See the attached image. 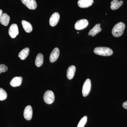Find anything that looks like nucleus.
Instances as JSON below:
<instances>
[{
  "label": "nucleus",
  "mask_w": 127,
  "mask_h": 127,
  "mask_svg": "<svg viewBox=\"0 0 127 127\" xmlns=\"http://www.w3.org/2000/svg\"><path fill=\"white\" fill-rule=\"evenodd\" d=\"M125 28V25L123 22L117 23L114 27L112 30V34L115 37H119L123 33Z\"/></svg>",
  "instance_id": "f257e3e1"
},
{
  "label": "nucleus",
  "mask_w": 127,
  "mask_h": 127,
  "mask_svg": "<svg viewBox=\"0 0 127 127\" xmlns=\"http://www.w3.org/2000/svg\"><path fill=\"white\" fill-rule=\"evenodd\" d=\"M96 55L103 56H111L113 53L112 50L108 47H99L95 48L94 51Z\"/></svg>",
  "instance_id": "f03ea898"
},
{
  "label": "nucleus",
  "mask_w": 127,
  "mask_h": 127,
  "mask_svg": "<svg viewBox=\"0 0 127 127\" xmlns=\"http://www.w3.org/2000/svg\"><path fill=\"white\" fill-rule=\"evenodd\" d=\"M55 99V95L52 91L50 90L47 91L43 95L44 101L48 104L52 103L54 101Z\"/></svg>",
  "instance_id": "7ed1b4c3"
},
{
  "label": "nucleus",
  "mask_w": 127,
  "mask_h": 127,
  "mask_svg": "<svg viewBox=\"0 0 127 127\" xmlns=\"http://www.w3.org/2000/svg\"><path fill=\"white\" fill-rule=\"evenodd\" d=\"M91 82L89 79H87L84 82L82 89V93L83 96L86 97L88 95L91 90Z\"/></svg>",
  "instance_id": "20e7f679"
},
{
  "label": "nucleus",
  "mask_w": 127,
  "mask_h": 127,
  "mask_svg": "<svg viewBox=\"0 0 127 127\" xmlns=\"http://www.w3.org/2000/svg\"><path fill=\"white\" fill-rule=\"evenodd\" d=\"M88 21L86 19H81L76 22L75 25V29L77 30L84 29L87 27Z\"/></svg>",
  "instance_id": "39448f33"
},
{
  "label": "nucleus",
  "mask_w": 127,
  "mask_h": 127,
  "mask_svg": "<svg viewBox=\"0 0 127 127\" xmlns=\"http://www.w3.org/2000/svg\"><path fill=\"white\" fill-rule=\"evenodd\" d=\"M22 2L31 10H34L36 8L37 4L35 0H21Z\"/></svg>",
  "instance_id": "423d86ee"
},
{
  "label": "nucleus",
  "mask_w": 127,
  "mask_h": 127,
  "mask_svg": "<svg viewBox=\"0 0 127 127\" xmlns=\"http://www.w3.org/2000/svg\"><path fill=\"white\" fill-rule=\"evenodd\" d=\"M23 116L26 120H30L32 116V109L31 106L28 105L25 108L23 113Z\"/></svg>",
  "instance_id": "0eeeda50"
},
{
  "label": "nucleus",
  "mask_w": 127,
  "mask_h": 127,
  "mask_svg": "<svg viewBox=\"0 0 127 127\" xmlns=\"http://www.w3.org/2000/svg\"><path fill=\"white\" fill-rule=\"evenodd\" d=\"M18 29L17 25L16 24H13L10 27L9 30V33L11 37L14 38L18 34Z\"/></svg>",
  "instance_id": "6e6552de"
},
{
  "label": "nucleus",
  "mask_w": 127,
  "mask_h": 127,
  "mask_svg": "<svg viewBox=\"0 0 127 127\" xmlns=\"http://www.w3.org/2000/svg\"><path fill=\"white\" fill-rule=\"evenodd\" d=\"M60 18V15L58 12H55L51 16L50 20V24L51 26H55L58 23Z\"/></svg>",
  "instance_id": "1a4fd4ad"
},
{
  "label": "nucleus",
  "mask_w": 127,
  "mask_h": 127,
  "mask_svg": "<svg viewBox=\"0 0 127 127\" xmlns=\"http://www.w3.org/2000/svg\"><path fill=\"white\" fill-rule=\"evenodd\" d=\"M60 51L58 48H55L52 52L50 57V61L51 63H54L57 60L59 56Z\"/></svg>",
  "instance_id": "9d476101"
},
{
  "label": "nucleus",
  "mask_w": 127,
  "mask_h": 127,
  "mask_svg": "<svg viewBox=\"0 0 127 127\" xmlns=\"http://www.w3.org/2000/svg\"><path fill=\"white\" fill-rule=\"evenodd\" d=\"M93 2V0H79L78 5L81 8H87L91 6Z\"/></svg>",
  "instance_id": "9b49d317"
},
{
  "label": "nucleus",
  "mask_w": 127,
  "mask_h": 127,
  "mask_svg": "<svg viewBox=\"0 0 127 127\" xmlns=\"http://www.w3.org/2000/svg\"><path fill=\"white\" fill-rule=\"evenodd\" d=\"M100 24H96L94 26V27L91 29L89 32L88 34L89 35L92 36L93 37L95 36L98 32L102 31V29L100 27Z\"/></svg>",
  "instance_id": "f8f14e48"
},
{
  "label": "nucleus",
  "mask_w": 127,
  "mask_h": 127,
  "mask_svg": "<svg viewBox=\"0 0 127 127\" xmlns=\"http://www.w3.org/2000/svg\"><path fill=\"white\" fill-rule=\"evenodd\" d=\"M22 79L21 77H16L12 79L10 82V84L12 87H14L19 86L22 84Z\"/></svg>",
  "instance_id": "ddd939ff"
},
{
  "label": "nucleus",
  "mask_w": 127,
  "mask_h": 127,
  "mask_svg": "<svg viewBox=\"0 0 127 127\" xmlns=\"http://www.w3.org/2000/svg\"><path fill=\"white\" fill-rule=\"evenodd\" d=\"M76 67L74 65L70 66L67 71V77L69 79H71L75 75L76 72Z\"/></svg>",
  "instance_id": "4468645a"
},
{
  "label": "nucleus",
  "mask_w": 127,
  "mask_h": 127,
  "mask_svg": "<svg viewBox=\"0 0 127 127\" xmlns=\"http://www.w3.org/2000/svg\"><path fill=\"white\" fill-rule=\"evenodd\" d=\"M123 3V1H118V0H113L111 2V9L112 10H117L122 5Z\"/></svg>",
  "instance_id": "2eb2a0df"
},
{
  "label": "nucleus",
  "mask_w": 127,
  "mask_h": 127,
  "mask_svg": "<svg viewBox=\"0 0 127 127\" xmlns=\"http://www.w3.org/2000/svg\"><path fill=\"white\" fill-rule=\"evenodd\" d=\"M22 24L25 31L28 33L31 32L32 31V27L31 23L27 21L23 20L22 22Z\"/></svg>",
  "instance_id": "dca6fc26"
},
{
  "label": "nucleus",
  "mask_w": 127,
  "mask_h": 127,
  "mask_svg": "<svg viewBox=\"0 0 127 127\" xmlns=\"http://www.w3.org/2000/svg\"><path fill=\"white\" fill-rule=\"evenodd\" d=\"M30 52V49L27 47L24 48L18 54V57L21 60H24L28 56Z\"/></svg>",
  "instance_id": "f3484780"
},
{
  "label": "nucleus",
  "mask_w": 127,
  "mask_h": 127,
  "mask_svg": "<svg viewBox=\"0 0 127 127\" xmlns=\"http://www.w3.org/2000/svg\"><path fill=\"white\" fill-rule=\"evenodd\" d=\"M10 16L6 13L2 14L1 18L0 19V22L2 25L4 26H7L10 21Z\"/></svg>",
  "instance_id": "a211bd4d"
},
{
  "label": "nucleus",
  "mask_w": 127,
  "mask_h": 127,
  "mask_svg": "<svg viewBox=\"0 0 127 127\" xmlns=\"http://www.w3.org/2000/svg\"><path fill=\"white\" fill-rule=\"evenodd\" d=\"M43 62V56L41 53H39L37 55L35 61V64L37 67L42 65Z\"/></svg>",
  "instance_id": "6ab92c4d"
},
{
  "label": "nucleus",
  "mask_w": 127,
  "mask_h": 127,
  "mask_svg": "<svg viewBox=\"0 0 127 127\" xmlns=\"http://www.w3.org/2000/svg\"><path fill=\"white\" fill-rule=\"evenodd\" d=\"M7 97V94L4 89L0 88V101L5 100Z\"/></svg>",
  "instance_id": "aec40b11"
},
{
  "label": "nucleus",
  "mask_w": 127,
  "mask_h": 127,
  "mask_svg": "<svg viewBox=\"0 0 127 127\" xmlns=\"http://www.w3.org/2000/svg\"><path fill=\"white\" fill-rule=\"evenodd\" d=\"M87 116H84L80 120L77 127H84L87 122Z\"/></svg>",
  "instance_id": "412c9836"
},
{
  "label": "nucleus",
  "mask_w": 127,
  "mask_h": 127,
  "mask_svg": "<svg viewBox=\"0 0 127 127\" xmlns=\"http://www.w3.org/2000/svg\"><path fill=\"white\" fill-rule=\"evenodd\" d=\"M8 70V67L4 64H0V74L1 73L5 72Z\"/></svg>",
  "instance_id": "4be33fe9"
},
{
  "label": "nucleus",
  "mask_w": 127,
  "mask_h": 127,
  "mask_svg": "<svg viewBox=\"0 0 127 127\" xmlns=\"http://www.w3.org/2000/svg\"><path fill=\"white\" fill-rule=\"evenodd\" d=\"M123 106L124 108L127 109V101H125L123 103Z\"/></svg>",
  "instance_id": "5701e85b"
},
{
  "label": "nucleus",
  "mask_w": 127,
  "mask_h": 127,
  "mask_svg": "<svg viewBox=\"0 0 127 127\" xmlns=\"http://www.w3.org/2000/svg\"><path fill=\"white\" fill-rule=\"evenodd\" d=\"M2 15V11L1 10H0V19L1 18V16Z\"/></svg>",
  "instance_id": "b1692460"
},
{
  "label": "nucleus",
  "mask_w": 127,
  "mask_h": 127,
  "mask_svg": "<svg viewBox=\"0 0 127 127\" xmlns=\"http://www.w3.org/2000/svg\"><path fill=\"white\" fill-rule=\"evenodd\" d=\"M77 33H78H78H79V32H78Z\"/></svg>",
  "instance_id": "393cba45"
}]
</instances>
